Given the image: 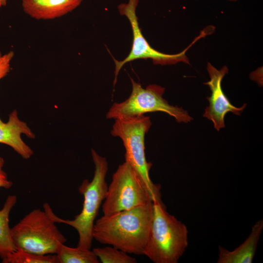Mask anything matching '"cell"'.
Masks as SVG:
<instances>
[{"instance_id": "10", "label": "cell", "mask_w": 263, "mask_h": 263, "mask_svg": "<svg viewBox=\"0 0 263 263\" xmlns=\"http://www.w3.org/2000/svg\"><path fill=\"white\" fill-rule=\"evenodd\" d=\"M22 134L31 139L36 137L27 124L19 118L16 109L10 113L7 122H3L0 118V143L10 146L23 159H28L34 151L23 141Z\"/></svg>"}, {"instance_id": "18", "label": "cell", "mask_w": 263, "mask_h": 263, "mask_svg": "<svg viewBox=\"0 0 263 263\" xmlns=\"http://www.w3.org/2000/svg\"><path fill=\"white\" fill-rule=\"evenodd\" d=\"M4 164V159L0 156V188L9 189L12 187L13 183L8 179L6 173L3 169Z\"/></svg>"}, {"instance_id": "4", "label": "cell", "mask_w": 263, "mask_h": 263, "mask_svg": "<svg viewBox=\"0 0 263 263\" xmlns=\"http://www.w3.org/2000/svg\"><path fill=\"white\" fill-rule=\"evenodd\" d=\"M114 120L111 133L121 139L126 151L125 162L135 171L153 202L161 200V186L150 179L149 172L152 164L147 161L145 155V137L151 126L150 117L143 114Z\"/></svg>"}, {"instance_id": "7", "label": "cell", "mask_w": 263, "mask_h": 263, "mask_svg": "<svg viewBox=\"0 0 263 263\" xmlns=\"http://www.w3.org/2000/svg\"><path fill=\"white\" fill-rule=\"evenodd\" d=\"M104 201L103 215L109 216L152 200L135 171L125 161L113 173Z\"/></svg>"}, {"instance_id": "13", "label": "cell", "mask_w": 263, "mask_h": 263, "mask_svg": "<svg viewBox=\"0 0 263 263\" xmlns=\"http://www.w3.org/2000/svg\"><path fill=\"white\" fill-rule=\"evenodd\" d=\"M17 202L16 195H9L0 209V258L3 263H7L10 255L17 249L9 224L10 212Z\"/></svg>"}, {"instance_id": "6", "label": "cell", "mask_w": 263, "mask_h": 263, "mask_svg": "<svg viewBox=\"0 0 263 263\" xmlns=\"http://www.w3.org/2000/svg\"><path fill=\"white\" fill-rule=\"evenodd\" d=\"M131 80L132 90L130 95L121 102L113 103L106 114L107 118L115 119L161 112L174 117L178 123H187L193 119L186 110L170 105L163 98L165 88L150 84L144 88L132 78Z\"/></svg>"}, {"instance_id": "16", "label": "cell", "mask_w": 263, "mask_h": 263, "mask_svg": "<svg viewBox=\"0 0 263 263\" xmlns=\"http://www.w3.org/2000/svg\"><path fill=\"white\" fill-rule=\"evenodd\" d=\"M7 263H59L56 254L39 255L17 248Z\"/></svg>"}, {"instance_id": "19", "label": "cell", "mask_w": 263, "mask_h": 263, "mask_svg": "<svg viewBox=\"0 0 263 263\" xmlns=\"http://www.w3.org/2000/svg\"><path fill=\"white\" fill-rule=\"evenodd\" d=\"M7 0H0V7H2L6 5Z\"/></svg>"}, {"instance_id": "1", "label": "cell", "mask_w": 263, "mask_h": 263, "mask_svg": "<svg viewBox=\"0 0 263 263\" xmlns=\"http://www.w3.org/2000/svg\"><path fill=\"white\" fill-rule=\"evenodd\" d=\"M153 202L95 220L93 239L128 254L143 255L149 239L153 218Z\"/></svg>"}, {"instance_id": "17", "label": "cell", "mask_w": 263, "mask_h": 263, "mask_svg": "<svg viewBox=\"0 0 263 263\" xmlns=\"http://www.w3.org/2000/svg\"><path fill=\"white\" fill-rule=\"evenodd\" d=\"M14 56L13 51L2 54L0 52V80L5 77L10 70L11 62Z\"/></svg>"}, {"instance_id": "12", "label": "cell", "mask_w": 263, "mask_h": 263, "mask_svg": "<svg viewBox=\"0 0 263 263\" xmlns=\"http://www.w3.org/2000/svg\"><path fill=\"white\" fill-rule=\"evenodd\" d=\"M263 230V220L261 219L252 226L246 240L233 250L229 251L219 246L217 263H252Z\"/></svg>"}, {"instance_id": "14", "label": "cell", "mask_w": 263, "mask_h": 263, "mask_svg": "<svg viewBox=\"0 0 263 263\" xmlns=\"http://www.w3.org/2000/svg\"><path fill=\"white\" fill-rule=\"evenodd\" d=\"M56 254L59 263H99L93 250L78 246L71 247L63 244Z\"/></svg>"}, {"instance_id": "9", "label": "cell", "mask_w": 263, "mask_h": 263, "mask_svg": "<svg viewBox=\"0 0 263 263\" xmlns=\"http://www.w3.org/2000/svg\"><path fill=\"white\" fill-rule=\"evenodd\" d=\"M207 69L210 79L204 84L209 87L211 95L207 97L209 102V106L206 108L203 117L211 121L214 128L219 131L221 128L225 127V115L231 112L234 114L240 115L245 108L246 104H244L240 107L234 106L223 92L222 87V80L228 72V69L226 66H224L218 70L208 62Z\"/></svg>"}, {"instance_id": "5", "label": "cell", "mask_w": 263, "mask_h": 263, "mask_svg": "<svg viewBox=\"0 0 263 263\" xmlns=\"http://www.w3.org/2000/svg\"><path fill=\"white\" fill-rule=\"evenodd\" d=\"M55 224L46 210H32L11 228L15 246L37 254H56L67 240Z\"/></svg>"}, {"instance_id": "3", "label": "cell", "mask_w": 263, "mask_h": 263, "mask_svg": "<svg viewBox=\"0 0 263 263\" xmlns=\"http://www.w3.org/2000/svg\"><path fill=\"white\" fill-rule=\"evenodd\" d=\"M187 226L167 211L162 200L153 202L149 239L143 255L155 263H177L188 246Z\"/></svg>"}, {"instance_id": "15", "label": "cell", "mask_w": 263, "mask_h": 263, "mask_svg": "<svg viewBox=\"0 0 263 263\" xmlns=\"http://www.w3.org/2000/svg\"><path fill=\"white\" fill-rule=\"evenodd\" d=\"M102 263H136L137 260L128 254L113 246L94 248L93 250Z\"/></svg>"}, {"instance_id": "8", "label": "cell", "mask_w": 263, "mask_h": 263, "mask_svg": "<svg viewBox=\"0 0 263 263\" xmlns=\"http://www.w3.org/2000/svg\"><path fill=\"white\" fill-rule=\"evenodd\" d=\"M138 2L139 0H129L128 3H121L118 6L120 14L126 16L131 24L132 43L131 50L125 59L121 61L114 60L115 66L114 85L122 67L126 63L137 59H151L154 64L162 65L175 64L180 62L189 64L188 59L186 55L188 48L178 54L170 55L159 52L151 47L139 28L136 14Z\"/></svg>"}, {"instance_id": "20", "label": "cell", "mask_w": 263, "mask_h": 263, "mask_svg": "<svg viewBox=\"0 0 263 263\" xmlns=\"http://www.w3.org/2000/svg\"><path fill=\"white\" fill-rule=\"evenodd\" d=\"M230 1H237V0H229Z\"/></svg>"}, {"instance_id": "2", "label": "cell", "mask_w": 263, "mask_h": 263, "mask_svg": "<svg viewBox=\"0 0 263 263\" xmlns=\"http://www.w3.org/2000/svg\"><path fill=\"white\" fill-rule=\"evenodd\" d=\"M91 155L94 165V175L91 181L84 179L78 188L79 193L84 198L80 213L73 220H64L55 215L48 203L43 204V209L56 223L68 225L77 231L79 236L77 246L87 249L91 248L94 225L108 188L106 181L108 162L106 158L98 154L94 149L91 150Z\"/></svg>"}, {"instance_id": "11", "label": "cell", "mask_w": 263, "mask_h": 263, "mask_svg": "<svg viewBox=\"0 0 263 263\" xmlns=\"http://www.w3.org/2000/svg\"><path fill=\"white\" fill-rule=\"evenodd\" d=\"M83 0H22L23 11L36 19L61 17L77 8Z\"/></svg>"}]
</instances>
